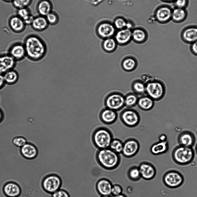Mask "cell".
Wrapping results in <instances>:
<instances>
[{
    "mask_svg": "<svg viewBox=\"0 0 197 197\" xmlns=\"http://www.w3.org/2000/svg\"><path fill=\"white\" fill-rule=\"evenodd\" d=\"M23 44L26 56L31 60H40L46 54V44L44 40L37 35L31 34L27 36L25 38Z\"/></svg>",
    "mask_w": 197,
    "mask_h": 197,
    "instance_id": "obj_1",
    "label": "cell"
},
{
    "mask_svg": "<svg viewBox=\"0 0 197 197\" xmlns=\"http://www.w3.org/2000/svg\"><path fill=\"white\" fill-rule=\"evenodd\" d=\"M96 157L99 164L106 170L115 169L118 166L120 163V154L109 148L99 149L96 152Z\"/></svg>",
    "mask_w": 197,
    "mask_h": 197,
    "instance_id": "obj_2",
    "label": "cell"
},
{
    "mask_svg": "<svg viewBox=\"0 0 197 197\" xmlns=\"http://www.w3.org/2000/svg\"><path fill=\"white\" fill-rule=\"evenodd\" d=\"M113 139L114 135L111 130L104 127L97 128L92 135L93 142L99 149L109 148Z\"/></svg>",
    "mask_w": 197,
    "mask_h": 197,
    "instance_id": "obj_3",
    "label": "cell"
},
{
    "mask_svg": "<svg viewBox=\"0 0 197 197\" xmlns=\"http://www.w3.org/2000/svg\"><path fill=\"white\" fill-rule=\"evenodd\" d=\"M172 157L178 165L185 166L192 162L195 157V152L192 147L179 145L172 151Z\"/></svg>",
    "mask_w": 197,
    "mask_h": 197,
    "instance_id": "obj_4",
    "label": "cell"
},
{
    "mask_svg": "<svg viewBox=\"0 0 197 197\" xmlns=\"http://www.w3.org/2000/svg\"><path fill=\"white\" fill-rule=\"evenodd\" d=\"M165 83L159 79L154 78L146 83V94L154 101L162 99L166 93Z\"/></svg>",
    "mask_w": 197,
    "mask_h": 197,
    "instance_id": "obj_5",
    "label": "cell"
},
{
    "mask_svg": "<svg viewBox=\"0 0 197 197\" xmlns=\"http://www.w3.org/2000/svg\"><path fill=\"white\" fill-rule=\"evenodd\" d=\"M119 118L122 123L129 128L137 127L141 120L140 113L133 108H126L123 109L120 114Z\"/></svg>",
    "mask_w": 197,
    "mask_h": 197,
    "instance_id": "obj_6",
    "label": "cell"
},
{
    "mask_svg": "<svg viewBox=\"0 0 197 197\" xmlns=\"http://www.w3.org/2000/svg\"><path fill=\"white\" fill-rule=\"evenodd\" d=\"M62 184L60 177L58 174L51 173L45 176L43 179L41 185L46 192L52 194L60 189Z\"/></svg>",
    "mask_w": 197,
    "mask_h": 197,
    "instance_id": "obj_7",
    "label": "cell"
},
{
    "mask_svg": "<svg viewBox=\"0 0 197 197\" xmlns=\"http://www.w3.org/2000/svg\"><path fill=\"white\" fill-rule=\"evenodd\" d=\"M162 180L163 183L167 187L175 189L183 185L184 178L183 174L180 172L175 170H170L164 173Z\"/></svg>",
    "mask_w": 197,
    "mask_h": 197,
    "instance_id": "obj_8",
    "label": "cell"
},
{
    "mask_svg": "<svg viewBox=\"0 0 197 197\" xmlns=\"http://www.w3.org/2000/svg\"><path fill=\"white\" fill-rule=\"evenodd\" d=\"M104 102L105 107L119 111L125 107L124 96L119 92H112L106 96Z\"/></svg>",
    "mask_w": 197,
    "mask_h": 197,
    "instance_id": "obj_9",
    "label": "cell"
},
{
    "mask_svg": "<svg viewBox=\"0 0 197 197\" xmlns=\"http://www.w3.org/2000/svg\"><path fill=\"white\" fill-rule=\"evenodd\" d=\"M140 145L138 141L133 137H129L123 142L121 154L126 158H131L135 156L140 150Z\"/></svg>",
    "mask_w": 197,
    "mask_h": 197,
    "instance_id": "obj_10",
    "label": "cell"
},
{
    "mask_svg": "<svg viewBox=\"0 0 197 197\" xmlns=\"http://www.w3.org/2000/svg\"><path fill=\"white\" fill-rule=\"evenodd\" d=\"M116 29L113 23L108 21H103L100 23L96 28L98 36L103 40L114 37Z\"/></svg>",
    "mask_w": 197,
    "mask_h": 197,
    "instance_id": "obj_11",
    "label": "cell"
},
{
    "mask_svg": "<svg viewBox=\"0 0 197 197\" xmlns=\"http://www.w3.org/2000/svg\"><path fill=\"white\" fill-rule=\"evenodd\" d=\"M172 9L166 5H161L158 7L154 12L156 20L159 23L164 24L171 20Z\"/></svg>",
    "mask_w": 197,
    "mask_h": 197,
    "instance_id": "obj_12",
    "label": "cell"
},
{
    "mask_svg": "<svg viewBox=\"0 0 197 197\" xmlns=\"http://www.w3.org/2000/svg\"><path fill=\"white\" fill-rule=\"evenodd\" d=\"M138 168L141 177L145 180H151L156 175V171L155 168L150 163L142 162L140 164Z\"/></svg>",
    "mask_w": 197,
    "mask_h": 197,
    "instance_id": "obj_13",
    "label": "cell"
},
{
    "mask_svg": "<svg viewBox=\"0 0 197 197\" xmlns=\"http://www.w3.org/2000/svg\"><path fill=\"white\" fill-rule=\"evenodd\" d=\"M114 38L118 45L121 46L129 44L132 39V29L125 28L116 31Z\"/></svg>",
    "mask_w": 197,
    "mask_h": 197,
    "instance_id": "obj_14",
    "label": "cell"
},
{
    "mask_svg": "<svg viewBox=\"0 0 197 197\" xmlns=\"http://www.w3.org/2000/svg\"><path fill=\"white\" fill-rule=\"evenodd\" d=\"M99 117L103 124L109 125L114 124L116 121L118 115L117 111L105 107L101 111Z\"/></svg>",
    "mask_w": 197,
    "mask_h": 197,
    "instance_id": "obj_15",
    "label": "cell"
},
{
    "mask_svg": "<svg viewBox=\"0 0 197 197\" xmlns=\"http://www.w3.org/2000/svg\"><path fill=\"white\" fill-rule=\"evenodd\" d=\"M181 37L187 44L193 43L197 40V26L191 25L185 28L181 31Z\"/></svg>",
    "mask_w": 197,
    "mask_h": 197,
    "instance_id": "obj_16",
    "label": "cell"
},
{
    "mask_svg": "<svg viewBox=\"0 0 197 197\" xmlns=\"http://www.w3.org/2000/svg\"><path fill=\"white\" fill-rule=\"evenodd\" d=\"M16 61L10 55H0V74L3 75L7 71L13 69Z\"/></svg>",
    "mask_w": 197,
    "mask_h": 197,
    "instance_id": "obj_17",
    "label": "cell"
},
{
    "mask_svg": "<svg viewBox=\"0 0 197 197\" xmlns=\"http://www.w3.org/2000/svg\"><path fill=\"white\" fill-rule=\"evenodd\" d=\"M8 24L11 30L17 33L23 31L26 26L23 20L17 15H13L10 17Z\"/></svg>",
    "mask_w": 197,
    "mask_h": 197,
    "instance_id": "obj_18",
    "label": "cell"
},
{
    "mask_svg": "<svg viewBox=\"0 0 197 197\" xmlns=\"http://www.w3.org/2000/svg\"><path fill=\"white\" fill-rule=\"evenodd\" d=\"M179 145L191 147L194 145L196 138L194 134L188 131H184L179 134L177 137Z\"/></svg>",
    "mask_w": 197,
    "mask_h": 197,
    "instance_id": "obj_19",
    "label": "cell"
},
{
    "mask_svg": "<svg viewBox=\"0 0 197 197\" xmlns=\"http://www.w3.org/2000/svg\"><path fill=\"white\" fill-rule=\"evenodd\" d=\"M112 185L109 180L102 178L97 181L96 187L97 192L101 196H110L111 194Z\"/></svg>",
    "mask_w": 197,
    "mask_h": 197,
    "instance_id": "obj_20",
    "label": "cell"
},
{
    "mask_svg": "<svg viewBox=\"0 0 197 197\" xmlns=\"http://www.w3.org/2000/svg\"><path fill=\"white\" fill-rule=\"evenodd\" d=\"M8 54L16 61L22 60L26 56L23 44L17 42L12 44L9 49Z\"/></svg>",
    "mask_w": 197,
    "mask_h": 197,
    "instance_id": "obj_21",
    "label": "cell"
},
{
    "mask_svg": "<svg viewBox=\"0 0 197 197\" xmlns=\"http://www.w3.org/2000/svg\"><path fill=\"white\" fill-rule=\"evenodd\" d=\"M3 189L5 195L8 197H18L21 192L19 185L13 182H10L5 183Z\"/></svg>",
    "mask_w": 197,
    "mask_h": 197,
    "instance_id": "obj_22",
    "label": "cell"
},
{
    "mask_svg": "<svg viewBox=\"0 0 197 197\" xmlns=\"http://www.w3.org/2000/svg\"><path fill=\"white\" fill-rule=\"evenodd\" d=\"M49 24L46 17L39 15L34 17L31 25L34 30L40 31L45 30Z\"/></svg>",
    "mask_w": 197,
    "mask_h": 197,
    "instance_id": "obj_23",
    "label": "cell"
},
{
    "mask_svg": "<svg viewBox=\"0 0 197 197\" xmlns=\"http://www.w3.org/2000/svg\"><path fill=\"white\" fill-rule=\"evenodd\" d=\"M148 35L145 30L141 27H137L132 30V39L135 43L142 44L145 42Z\"/></svg>",
    "mask_w": 197,
    "mask_h": 197,
    "instance_id": "obj_24",
    "label": "cell"
},
{
    "mask_svg": "<svg viewBox=\"0 0 197 197\" xmlns=\"http://www.w3.org/2000/svg\"><path fill=\"white\" fill-rule=\"evenodd\" d=\"M155 101L150 97L146 95H143L139 98L137 105L141 110L147 111L153 107Z\"/></svg>",
    "mask_w": 197,
    "mask_h": 197,
    "instance_id": "obj_25",
    "label": "cell"
},
{
    "mask_svg": "<svg viewBox=\"0 0 197 197\" xmlns=\"http://www.w3.org/2000/svg\"><path fill=\"white\" fill-rule=\"evenodd\" d=\"M169 147V144L167 140L159 141L151 146L150 148V151L154 155H159L167 152Z\"/></svg>",
    "mask_w": 197,
    "mask_h": 197,
    "instance_id": "obj_26",
    "label": "cell"
},
{
    "mask_svg": "<svg viewBox=\"0 0 197 197\" xmlns=\"http://www.w3.org/2000/svg\"><path fill=\"white\" fill-rule=\"evenodd\" d=\"M188 16V12L186 8L175 7L172 9L171 20L176 23L184 21Z\"/></svg>",
    "mask_w": 197,
    "mask_h": 197,
    "instance_id": "obj_27",
    "label": "cell"
},
{
    "mask_svg": "<svg viewBox=\"0 0 197 197\" xmlns=\"http://www.w3.org/2000/svg\"><path fill=\"white\" fill-rule=\"evenodd\" d=\"M52 5L49 0H40L36 6L37 12L40 15L46 16L52 11Z\"/></svg>",
    "mask_w": 197,
    "mask_h": 197,
    "instance_id": "obj_28",
    "label": "cell"
},
{
    "mask_svg": "<svg viewBox=\"0 0 197 197\" xmlns=\"http://www.w3.org/2000/svg\"><path fill=\"white\" fill-rule=\"evenodd\" d=\"M21 152L23 156L28 159H32L36 157L38 154V150L34 145L26 143L21 147Z\"/></svg>",
    "mask_w": 197,
    "mask_h": 197,
    "instance_id": "obj_29",
    "label": "cell"
},
{
    "mask_svg": "<svg viewBox=\"0 0 197 197\" xmlns=\"http://www.w3.org/2000/svg\"><path fill=\"white\" fill-rule=\"evenodd\" d=\"M137 62L134 57L128 56L124 58L121 62L122 69L127 72H131L137 68Z\"/></svg>",
    "mask_w": 197,
    "mask_h": 197,
    "instance_id": "obj_30",
    "label": "cell"
},
{
    "mask_svg": "<svg viewBox=\"0 0 197 197\" xmlns=\"http://www.w3.org/2000/svg\"><path fill=\"white\" fill-rule=\"evenodd\" d=\"M117 45L116 40L113 37L103 39L102 43V47L105 51L111 53L116 49Z\"/></svg>",
    "mask_w": 197,
    "mask_h": 197,
    "instance_id": "obj_31",
    "label": "cell"
},
{
    "mask_svg": "<svg viewBox=\"0 0 197 197\" xmlns=\"http://www.w3.org/2000/svg\"><path fill=\"white\" fill-rule=\"evenodd\" d=\"M132 90L137 95H143L146 94V83L141 80H137L133 81L131 85Z\"/></svg>",
    "mask_w": 197,
    "mask_h": 197,
    "instance_id": "obj_32",
    "label": "cell"
},
{
    "mask_svg": "<svg viewBox=\"0 0 197 197\" xmlns=\"http://www.w3.org/2000/svg\"><path fill=\"white\" fill-rule=\"evenodd\" d=\"M5 83L12 85L15 83L18 79L17 72L13 69L10 70L3 75Z\"/></svg>",
    "mask_w": 197,
    "mask_h": 197,
    "instance_id": "obj_33",
    "label": "cell"
},
{
    "mask_svg": "<svg viewBox=\"0 0 197 197\" xmlns=\"http://www.w3.org/2000/svg\"><path fill=\"white\" fill-rule=\"evenodd\" d=\"M139 97L135 93H130L124 96V105L126 108H133L137 105Z\"/></svg>",
    "mask_w": 197,
    "mask_h": 197,
    "instance_id": "obj_34",
    "label": "cell"
},
{
    "mask_svg": "<svg viewBox=\"0 0 197 197\" xmlns=\"http://www.w3.org/2000/svg\"><path fill=\"white\" fill-rule=\"evenodd\" d=\"M123 142L117 138H114L112 140L109 148L120 154H121L123 147Z\"/></svg>",
    "mask_w": 197,
    "mask_h": 197,
    "instance_id": "obj_35",
    "label": "cell"
},
{
    "mask_svg": "<svg viewBox=\"0 0 197 197\" xmlns=\"http://www.w3.org/2000/svg\"><path fill=\"white\" fill-rule=\"evenodd\" d=\"M128 176L129 178L133 181H139L141 178L138 167L131 168L128 171Z\"/></svg>",
    "mask_w": 197,
    "mask_h": 197,
    "instance_id": "obj_36",
    "label": "cell"
},
{
    "mask_svg": "<svg viewBox=\"0 0 197 197\" xmlns=\"http://www.w3.org/2000/svg\"><path fill=\"white\" fill-rule=\"evenodd\" d=\"M128 21L122 17H117L114 21L113 23L116 29L119 30L127 28Z\"/></svg>",
    "mask_w": 197,
    "mask_h": 197,
    "instance_id": "obj_37",
    "label": "cell"
},
{
    "mask_svg": "<svg viewBox=\"0 0 197 197\" xmlns=\"http://www.w3.org/2000/svg\"><path fill=\"white\" fill-rule=\"evenodd\" d=\"M33 0H14L12 3L17 9L28 8L32 3Z\"/></svg>",
    "mask_w": 197,
    "mask_h": 197,
    "instance_id": "obj_38",
    "label": "cell"
},
{
    "mask_svg": "<svg viewBox=\"0 0 197 197\" xmlns=\"http://www.w3.org/2000/svg\"><path fill=\"white\" fill-rule=\"evenodd\" d=\"M45 17L49 24L51 25L56 24L59 20L58 14L52 11L48 14Z\"/></svg>",
    "mask_w": 197,
    "mask_h": 197,
    "instance_id": "obj_39",
    "label": "cell"
},
{
    "mask_svg": "<svg viewBox=\"0 0 197 197\" xmlns=\"http://www.w3.org/2000/svg\"><path fill=\"white\" fill-rule=\"evenodd\" d=\"M16 13V15L21 18L23 20L31 14L30 10L28 8L18 9Z\"/></svg>",
    "mask_w": 197,
    "mask_h": 197,
    "instance_id": "obj_40",
    "label": "cell"
},
{
    "mask_svg": "<svg viewBox=\"0 0 197 197\" xmlns=\"http://www.w3.org/2000/svg\"><path fill=\"white\" fill-rule=\"evenodd\" d=\"M26 140L23 137H17L14 138L12 140L13 144L16 146L22 147L26 143Z\"/></svg>",
    "mask_w": 197,
    "mask_h": 197,
    "instance_id": "obj_41",
    "label": "cell"
},
{
    "mask_svg": "<svg viewBox=\"0 0 197 197\" xmlns=\"http://www.w3.org/2000/svg\"><path fill=\"white\" fill-rule=\"evenodd\" d=\"M51 194V197H70L66 191L62 189H58Z\"/></svg>",
    "mask_w": 197,
    "mask_h": 197,
    "instance_id": "obj_42",
    "label": "cell"
},
{
    "mask_svg": "<svg viewBox=\"0 0 197 197\" xmlns=\"http://www.w3.org/2000/svg\"><path fill=\"white\" fill-rule=\"evenodd\" d=\"M123 189L122 186L118 184H115L112 185L111 188V194L116 196L122 194Z\"/></svg>",
    "mask_w": 197,
    "mask_h": 197,
    "instance_id": "obj_43",
    "label": "cell"
},
{
    "mask_svg": "<svg viewBox=\"0 0 197 197\" xmlns=\"http://www.w3.org/2000/svg\"><path fill=\"white\" fill-rule=\"evenodd\" d=\"M188 3L189 0H176L174 3L175 7L186 8Z\"/></svg>",
    "mask_w": 197,
    "mask_h": 197,
    "instance_id": "obj_44",
    "label": "cell"
},
{
    "mask_svg": "<svg viewBox=\"0 0 197 197\" xmlns=\"http://www.w3.org/2000/svg\"><path fill=\"white\" fill-rule=\"evenodd\" d=\"M189 49L193 55L197 56V40L190 44Z\"/></svg>",
    "mask_w": 197,
    "mask_h": 197,
    "instance_id": "obj_45",
    "label": "cell"
},
{
    "mask_svg": "<svg viewBox=\"0 0 197 197\" xmlns=\"http://www.w3.org/2000/svg\"><path fill=\"white\" fill-rule=\"evenodd\" d=\"M34 17H35L31 14L23 20L26 25H31Z\"/></svg>",
    "mask_w": 197,
    "mask_h": 197,
    "instance_id": "obj_46",
    "label": "cell"
},
{
    "mask_svg": "<svg viewBox=\"0 0 197 197\" xmlns=\"http://www.w3.org/2000/svg\"><path fill=\"white\" fill-rule=\"evenodd\" d=\"M5 83L3 75L0 74V89L3 87Z\"/></svg>",
    "mask_w": 197,
    "mask_h": 197,
    "instance_id": "obj_47",
    "label": "cell"
},
{
    "mask_svg": "<svg viewBox=\"0 0 197 197\" xmlns=\"http://www.w3.org/2000/svg\"><path fill=\"white\" fill-rule=\"evenodd\" d=\"M159 139V141H166L167 140V137L166 135L162 134L160 135Z\"/></svg>",
    "mask_w": 197,
    "mask_h": 197,
    "instance_id": "obj_48",
    "label": "cell"
},
{
    "mask_svg": "<svg viewBox=\"0 0 197 197\" xmlns=\"http://www.w3.org/2000/svg\"><path fill=\"white\" fill-rule=\"evenodd\" d=\"M160 0L163 2H164L167 3H174L176 0Z\"/></svg>",
    "mask_w": 197,
    "mask_h": 197,
    "instance_id": "obj_49",
    "label": "cell"
},
{
    "mask_svg": "<svg viewBox=\"0 0 197 197\" xmlns=\"http://www.w3.org/2000/svg\"><path fill=\"white\" fill-rule=\"evenodd\" d=\"M113 197H127V196L122 194H120L116 195V196H114Z\"/></svg>",
    "mask_w": 197,
    "mask_h": 197,
    "instance_id": "obj_50",
    "label": "cell"
},
{
    "mask_svg": "<svg viewBox=\"0 0 197 197\" xmlns=\"http://www.w3.org/2000/svg\"><path fill=\"white\" fill-rule=\"evenodd\" d=\"M4 2L6 3H12L14 0H2Z\"/></svg>",
    "mask_w": 197,
    "mask_h": 197,
    "instance_id": "obj_51",
    "label": "cell"
},
{
    "mask_svg": "<svg viewBox=\"0 0 197 197\" xmlns=\"http://www.w3.org/2000/svg\"><path fill=\"white\" fill-rule=\"evenodd\" d=\"M2 113L1 111L0 110V121L1 120L2 118Z\"/></svg>",
    "mask_w": 197,
    "mask_h": 197,
    "instance_id": "obj_52",
    "label": "cell"
},
{
    "mask_svg": "<svg viewBox=\"0 0 197 197\" xmlns=\"http://www.w3.org/2000/svg\"><path fill=\"white\" fill-rule=\"evenodd\" d=\"M195 150H196V154H197V144L196 145V146H195Z\"/></svg>",
    "mask_w": 197,
    "mask_h": 197,
    "instance_id": "obj_53",
    "label": "cell"
},
{
    "mask_svg": "<svg viewBox=\"0 0 197 197\" xmlns=\"http://www.w3.org/2000/svg\"><path fill=\"white\" fill-rule=\"evenodd\" d=\"M101 197H111L110 196H101Z\"/></svg>",
    "mask_w": 197,
    "mask_h": 197,
    "instance_id": "obj_54",
    "label": "cell"
},
{
    "mask_svg": "<svg viewBox=\"0 0 197 197\" xmlns=\"http://www.w3.org/2000/svg\"></svg>",
    "mask_w": 197,
    "mask_h": 197,
    "instance_id": "obj_55",
    "label": "cell"
}]
</instances>
